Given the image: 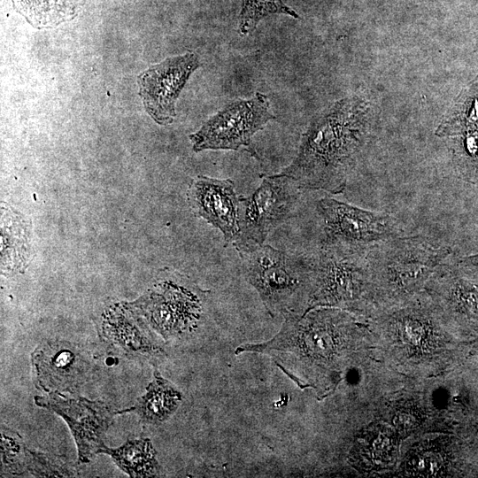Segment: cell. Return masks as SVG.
I'll return each instance as SVG.
<instances>
[{"instance_id":"cell-18","label":"cell","mask_w":478,"mask_h":478,"mask_svg":"<svg viewBox=\"0 0 478 478\" xmlns=\"http://www.w3.org/2000/svg\"><path fill=\"white\" fill-rule=\"evenodd\" d=\"M17 12L36 28H48L74 16L70 0H12Z\"/></svg>"},{"instance_id":"cell-17","label":"cell","mask_w":478,"mask_h":478,"mask_svg":"<svg viewBox=\"0 0 478 478\" xmlns=\"http://www.w3.org/2000/svg\"><path fill=\"white\" fill-rule=\"evenodd\" d=\"M100 453L109 455L130 477L158 476L156 451L149 438L128 440L118 448L104 446Z\"/></svg>"},{"instance_id":"cell-1","label":"cell","mask_w":478,"mask_h":478,"mask_svg":"<svg viewBox=\"0 0 478 478\" xmlns=\"http://www.w3.org/2000/svg\"><path fill=\"white\" fill-rule=\"evenodd\" d=\"M284 319L271 339L241 344L235 352L267 355L300 389H317V382L339 364L346 349L348 317L335 309L312 308Z\"/></svg>"},{"instance_id":"cell-10","label":"cell","mask_w":478,"mask_h":478,"mask_svg":"<svg viewBox=\"0 0 478 478\" xmlns=\"http://www.w3.org/2000/svg\"><path fill=\"white\" fill-rule=\"evenodd\" d=\"M35 402L65 420L74 438L80 462H89L105 446L103 438L116 412L104 402L68 397L58 391L35 396Z\"/></svg>"},{"instance_id":"cell-9","label":"cell","mask_w":478,"mask_h":478,"mask_svg":"<svg viewBox=\"0 0 478 478\" xmlns=\"http://www.w3.org/2000/svg\"><path fill=\"white\" fill-rule=\"evenodd\" d=\"M317 211L323 221V243L369 249L399 235L398 225L389 214L366 211L332 197L320 199Z\"/></svg>"},{"instance_id":"cell-14","label":"cell","mask_w":478,"mask_h":478,"mask_svg":"<svg viewBox=\"0 0 478 478\" xmlns=\"http://www.w3.org/2000/svg\"><path fill=\"white\" fill-rule=\"evenodd\" d=\"M430 282L434 283L443 305L452 315L478 327V289L459 275L455 260Z\"/></svg>"},{"instance_id":"cell-15","label":"cell","mask_w":478,"mask_h":478,"mask_svg":"<svg viewBox=\"0 0 478 478\" xmlns=\"http://www.w3.org/2000/svg\"><path fill=\"white\" fill-rule=\"evenodd\" d=\"M1 269L4 274L22 272L29 258V230L24 218L2 206Z\"/></svg>"},{"instance_id":"cell-21","label":"cell","mask_w":478,"mask_h":478,"mask_svg":"<svg viewBox=\"0 0 478 478\" xmlns=\"http://www.w3.org/2000/svg\"><path fill=\"white\" fill-rule=\"evenodd\" d=\"M431 453L428 452L414 459L415 468L424 474L436 473L441 465L439 456Z\"/></svg>"},{"instance_id":"cell-13","label":"cell","mask_w":478,"mask_h":478,"mask_svg":"<svg viewBox=\"0 0 478 478\" xmlns=\"http://www.w3.org/2000/svg\"><path fill=\"white\" fill-rule=\"evenodd\" d=\"M31 358L38 386L49 392L74 391L89 371L88 360L69 343L44 344Z\"/></svg>"},{"instance_id":"cell-11","label":"cell","mask_w":478,"mask_h":478,"mask_svg":"<svg viewBox=\"0 0 478 478\" xmlns=\"http://www.w3.org/2000/svg\"><path fill=\"white\" fill-rule=\"evenodd\" d=\"M200 66L197 55L187 52L151 66L137 77L145 111L158 125H169L176 116L175 103L192 73Z\"/></svg>"},{"instance_id":"cell-19","label":"cell","mask_w":478,"mask_h":478,"mask_svg":"<svg viewBox=\"0 0 478 478\" xmlns=\"http://www.w3.org/2000/svg\"><path fill=\"white\" fill-rule=\"evenodd\" d=\"M275 13L298 18L297 13L281 0H242L239 34L243 36L251 34L263 18Z\"/></svg>"},{"instance_id":"cell-12","label":"cell","mask_w":478,"mask_h":478,"mask_svg":"<svg viewBox=\"0 0 478 478\" xmlns=\"http://www.w3.org/2000/svg\"><path fill=\"white\" fill-rule=\"evenodd\" d=\"M188 201L195 215L221 232L226 244L235 242L239 197L231 179L198 175L189 188Z\"/></svg>"},{"instance_id":"cell-2","label":"cell","mask_w":478,"mask_h":478,"mask_svg":"<svg viewBox=\"0 0 478 478\" xmlns=\"http://www.w3.org/2000/svg\"><path fill=\"white\" fill-rule=\"evenodd\" d=\"M352 110L351 102L342 101L314 119L297 156L280 173L300 189L342 193L364 135L363 122Z\"/></svg>"},{"instance_id":"cell-22","label":"cell","mask_w":478,"mask_h":478,"mask_svg":"<svg viewBox=\"0 0 478 478\" xmlns=\"http://www.w3.org/2000/svg\"><path fill=\"white\" fill-rule=\"evenodd\" d=\"M455 266L460 273L478 279V254L460 258L455 260Z\"/></svg>"},{"instance_id":"cell-3","label":"cell","mask_w":478,"mask_h":478,"mask_svg":"<svg viewBox=\"0 0 478 478\" xmlns=\"http://www.w3.org/2000/svg\"><path fill=\"white\" fill-rule=\"evenodd\" d=\"M370 288L386 298L418 291L451 265V250L420 235H397L368 251Z\"/></svg>"},{"instance_id":"cell-8","label":"cell","mask_w":478,"mask_h":478,"mask_svg":"<svg viewBox=\"0 0 478 478\" xmlns=\"http://www.w3.org/2000/svg\"><path fill=\"white\" fill-rule=\"evenodd\" d=\"M270 108L267 96L261 92H256L249 99H236L227 104L189 135L193 150L244 149L258 158L251 140L269 121L276 120Z\"/></svg>"},{"instance_id":"cell-7","label":"cell","mask_w":478,"mask_h":478,"mask_svg":"<svg viewBox=\"0 0 478 478\" xmlns=\"http://www.w3.org/2000/svg\"><path fill=\"white\" fill-rule=\"evenodd\" d=\"M299 189L295 181L279 173L265 176L251 195L239 197V234L232 244L236 251L263 244L273 229L287 221L297 207Z\"/></svg>"},{"instance_id":"cell-6","label":"cell","mask_w":478,"mask_h":478,"mask_svg":"<svg viewBox=\"0 0 478 478\" xmlns=\"http://www.w3.org/2000/svg\"><path fill=\"white\" fill-rule=\"evenodd\" d=\"M207 292L179 274L166 272L133 305L139 308L150 327L167 340L197 326Z\"/></svg>"},{"instance_id":"cell-16","label":"cell","mask_w":478,"mask_h":478,"mask_svg":"<svg viewBox=\"0 0 478 478\" xmlns=\"http://www.w3.org/2000/svg\"><path fill=\"white\" fill-rule=\"evenodd\" d=\"M182 400L180 390L159 372H154L153 380L145 393L132 408L146 423L160 424L172 416Z\"/></svg>"},{"instance_id":"cell-20","label":"cell","mask_w":478,"mask_h":478,"mask_svg":"<svg viewBox=\"0 0 478 478\" xmlns=\"http://www.w3.org/2000/svg\"><path fill=\"white\" fill-rule=\"evenodd\" d=\"M363 439L358 451L374 465L384 466L393 461L397 453V443L388 431H374Z\"/></svg>"},{"instance_id":"cell-5","label":"cell","mask_w":478,"mask_h":478,"mask_svg":"<svg viewBox=\"0 0 478 478\" xmlns=\"http://www.w3.org/2000/svg\"><path fill=\"white\" fill-rule=\"evenodd\" d=\"M369 249L320 243L312 256L313 274L308 310L317 306L356 307L366 289L371 290Z\"/></svg>"},{"instance_id":"cell-4","label":"cell","mask_w":478,"mask_h":478,"mask_svg":"<svg viewBox=\"0 0 478 478\" xmlns=\"http://www.w3.org/2000/svg\"><path fill=\"white\" fill-rule=\"evenodd\" d=\"M247 281L272 316L308 310L312 284V256H293L261 244L238 251Z\"/></svg>"}]
</instances>
